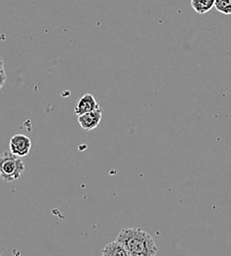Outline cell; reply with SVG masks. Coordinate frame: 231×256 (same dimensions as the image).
<instances>
[{"label":"cell","instance_id":"6da1fadb","mask_svg":"<svg viewBox=\"0 0 231 256\" xmlns=\"http://www.w3.org/2000/svg\"><path fill=\"white\" fill-rule=\"evenodd\" d=\"M115 240L125 248L130 256H154L159 250L153 236L140 228H123Z\"/></svg>","mask_w":231,"mask_h":256},{"label":"cell","instance_id":"7a4b0ae2","mask_svg":"<svg viewBox=\"0 0 231 256\" xmlns=\"http://www.w3.org/2000/svg\"><path fill=\"white\" fill-rule=\"evenodd\" d=\"M25 170V164L21 157L11 152H4L0 160V176L6 182L18 180Z\"/></svg>","mask_w":231,"mask_h":256},{"label":"cell","instance_id":"3957f363","mask_svg":"<svg viewBox=\"0 0 231 256\" xmlns=\"http://www.w3.org/2000/svg\"><path fill=\"white\" fill-rule=\"evenodd\" d=\"M32 148V140L24 134H16L11 137L9 142V150L18 157H26Z\"/></svg>","mask_w":231,"mask_h":256},{"label":"cell","instance_id":"277c9868","mask_svg":"<svg viewBox=\"0 0 231 256\" xmlns=\"http://www.w3.org/2000/svg\"><path fill=\"white\" fill-rule=\"evenodd\" d=\"M102 118V110L99 108L93 112L78 116V122L85 131H91L99 126Z\"/></svg>","mask_w":231,"mask_h":256},{"label":"cell","instance_id":"5b68a950","mask_svg":"<svg viewBox=\"0 0 231 256\" xmlns=\"http://www.w3.org/2000/svg\"><path fill=\"white\" fill-rule=\"evenodd\" d=\"M99 108L100 106H99L95 96L92 94H86L81 98H79V100L75 106V114H77L79 116L84 114L93 112Z\"/></svg>","mask_w":231,"mask_h":256},{"label":"cell","instance_id":"8992f818","mask_svg":"<svg viewBox=\"0 0 231 256\" xmlns=\"http://www.w3.org/2000/svg\"><path fill=\"white\" fill-rule=\"evenodd\" d=\"M101 254L104 256H130L125 248L117 240L106 244L101 250Z\"/></svg>","mask_w":231,"mask_h":256},{"label":"cell","instance_id":"52a82bcc","mask_svg":"<svg viewBox=\"0 0 231 256\" xmlns=\"http://www.w3.org/2000/svg\"><path fill=\"white\" fill-rule=\"evenodd\" d=\"M216 4V0H191L192 8L198 14H206L210 12Z\"/></svg>","mask_w":231,"mask_h":256},{"label":"cell","instance_id":"ba28073f","mask_svg":"<svg viewBox=\"0 0 231 256\" xmlns=\"http://www.w3.org/2000/svg\"><path fill=\"white\" fill-rule=\"evenodd\" d=\"M215 8L226 15H231V0H216Z\"/></svg>","mask_w":231,"mask_h":256},{"label":"cell","instance_id":"9c48e42d","mask_svg":"<svg viewBox=\"0 0 231 256\" xmlns=\"http://www.w3.org/2000/svg\"><path fill=\"white\" fill-rule=\"evenodd\" d=\"M0 70H1V85H0V87L2 88V87L4 86V84H5V82H6V78H7L6 73H5V69H4V62H3V60H1Z\"/></svg>","mask_w":231,"mask_h":256}]
</instances>
